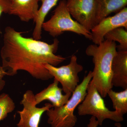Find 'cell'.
I'll use <instances>...</instances> for the list:
<instances>
[{
    "label": "cell",
    "instance_id": "cell-1",
    "mask_svg": "<svg viewBox=\"0 0 127 127\" xmlns=\"http://www.w3.org/2000/svg\"><path fill=\"white\" fill-rule=\"evenodd\" d=\"M22 32L13 28H5L3 45L0 51L1 66L6 75L14 76L18 71H26L32 77L47 81L53 78L44 65L48 64L57 66L66 60L65 58L55 55L59 41L54 40L48 44L34 38L23 36Z\"/></svg>",
    "mask_w": 127,
    "mask_h": 127
},
{
    "label": "cell",
    "instance_id": "cell-2",
    "mask_svg": "<svg viewBox=\"0 0 127 127\" xmlns=\"http://www.w3.org/2000/svg\"><path fill=\"white\" fill-rule=\"evenodd\" d=\"M117 50L116 42L104 40L98 45H91L86 50V55L93 57L94 68L91 80L103 98L113 87L112 80V64Z\"/></svg>",
    "mask_w": 127,
    "mask_h": 127
},
{
    "label": "cell",
    "instance_id": "cell-3",
    "mask_svg": "<svg viewBox=\"0 0 127 127\" xmlns=\"http://www.w3.org/2000/svg\"><path fill=\"white\" fill-rule=\"evenodd\" d=\"M93 76L90 71L78 85L67 102L59 107H53L46 111L47 123L51 127H74L77 118L74 114L76 108L82 102L87 94V89Z\"/></svg>",
    "mask_w": 127,
    "mask_h": 127
},
{
    "label": "cell",
    "instance_id": "cell-4",
    "mask_svg": "<svg viewBox=\"0 0 127 127\" xmlns=\"http://www.w3.org/2000/svg\"><path fill=\"white\" fill-rule=\"evenodd\" d=\"M80 116L91 115L95 117L98 125L102 126L106 119L121 122L124 120V115L119 111H112L106 106L104 100L92 81L87 89V95L77 107Z\"/></svg>",
    "mask_w": 127,
    "mask_h": 127
},
{
    "label": "cell",
    "instance_id": "cell-5",
    "mask_svg": "<svg viewBox=\"0 0 127 127\" xmlns=\"http://www.w3.org/2000/svg\"><path fill=\"white\" fill-rule=\"evenodd\" d=\"M42 28L53 37L58 36L65 32H71L92 40L91 32L71 18L66 0H61L59 2L53 15L50 20L43 22Z\"/></svg>",
    "mask_w": 127,
    "mask_h": 127
},
{
    "label": "cell",
    "instance_id": "cell-6",
    "mask_svg": "<svg viewBox=\"0 0 127 127\" xmlns=\"http://www.w3.org/2000/svg\"><path fill=\"white\" fill-rule=\"evenodd\" d=\"M50 74L62 84L63 91L65 94H72L79 81L78 74L83 67L77 63L76 56L71 57L70 63L66 65L57 67L48 64L44 65Z\"/></svg>",
    "mask_w": 127,
    "mask_h": 127
},
{
    "label": "cell",
    "instance_id": "cell-7",
    "mask_svg": "<svg viewBox=\"0 0 127 127\" xmlns=\"http://www.w3.org/2000/svg\"><path fill=\"white\" fill-rule=\"evenodd\" d=\"M20 104L23 106L22 111H17L20 120L18 127H39L41 118L44 112L53 107L52 104L46 103L41 108L36 107L35 95L31 90H28L23 95Z\"/></svg>",
    "mask_w": 127,
    "mask_h": 127
},
{
    "label": "cell",
    "instance_id": "cell-8",
    "mask_svg": "<svg viewBox=\"0 0 127 127\" xmlns=\"http://www.w3.org/2000/svg\"><path fill=\"white\" fill-rule=\"evenodd\" d=\"M66 6L71 15L91 31L95 26V0H67Z\"/></svg>",
    "mask_w": 127,
    "mask_h": 127
},
{
    "label": "cell",
    "instance_id": "cell-9",
    "mask_svg": "<svg viewBox=\"0 0 127 127\" xmlns=\"http://www.w3.org/2000/svg\"><path fill=\"white\" fill-rule=\"evenodd\" d=\"M119 27L127 30V8L125 7L112 16L107 17L93 28L91 32L93 42L98 45L104 40V36L112 30Z\"/></svg>",
    "mask_w": 127,
    "mask_h": 127
},
{
    "label": "cell",
    "instance_id": "cell-10",
    "mask_svg": "<svg viewBox=\"0 0 127 127\" xmlns=\"http://www.w3.org/2000/svg\"><path fill=\"white\" fill-rule=\"evenodd\" d=\"M113 86L127 89V51H117L112 64Z\"/></svg>",
    "mask_w": 127,
    "mask_h": 127
},
{
    "label": "cell",
    "instance_id": "cell-11",
    "mask_svg": "<svg viewBox=\"0 0 127 127\" xmlns=\"http://www.w3.org/2000/svg\"><path fill=\"white\" fill-rule=\"evenodd\" d=\"M59 82L54 79L53 82L39 93L35 95L37 105L45 100L51 102L53 107H59L66 104L72 94H62V89L58 87Z\"/></svg>",
    "mask_w": 127,
    "mask_h": 127
},
{
    "label": "cell",
    "instance_id": "cell-12",
    "mask_svg": "<svg viewBox=\"0 0 127 127\" xmlns=\"http://www.w3.org/2000/svg\"><path fill=\"white\" fill-rule=\"evenodd\" d=\"M11 2L9 15L17 16L25 22L35 20L39 9L37 0H11Z\"/></svg>",
    "mask_w": 127,
    "mask_h": 127
},
{
    "label": "cell",
    "instance_id": "cell-13",
    "mask_svg": "<svg viewBox=\"0 0 127 127\" xmlns=\"http://www.w3.org/2000/svg\"><path fill=\"white\" fill-rule=\"evenodd\" d=\"M95 26L111 13L119 12L127 5V0H95Z\"/></svg>",
    "mask_w": 127,
    "mask_h": 127
},
{
    "label": "cell",
    "instance_id": "cell-14",
    "mask_svg": "<svg viewBox=\"0 0 127 127\" xmlns=\"http://www.w3.org/2000/svg\"><path fill=\"white\" fill-rule=\"evenodd\" d=\"M41 1L42 5L39 8L37 16L34 22L35 23L32 36L36 40H40L41 38L42 26L45 18L49 11L56 5L58 0H37Z\"/></svg>",
    "mask_w": 127,
    "mask_h": 127
},
{
    "label": "cell",
    "instance_id": "cell-15",
    "mask_svg": "<svg viewBox=\"0 0 127 127\" xmlns=\"http://www.w3.org/2000/svg\"><path fill=\"white\" fill-rule=\"evenodd\" d=\"M108 95L112 101L115 111L120 112L123 115L127 113V89L119 92L111 89L108 92Z\"/></svg>",
    "mask_w": 127,
    "mask_h": 127
},
{
    "label": "cell",
    "instance_id": "cell-16",
    "mask_svg": "<svg viewBox=\"0 0 127 127\" xmlns=\"http://www.w3.org/2000/svg\"><path fill=\"white\" fill-rule=\"evenodd\" d=\"M104 40L118 42V51H127V30L123 27H119L112 30L104 36Z\"/></svg>",
    "mask_w": 127,
    "mask_h": 127
},
{
    "label": "cell",
    "instance_id": "cell-17",
    "mask_svg": "<svg viewBox=\"0 0 127 127\" xmlns=\"http://www.w3.org/2000/svg\"><path fill=\"white\" fill-rule=\"evenodd\" d=\"M15 108V103L8 94L2 93L0 95V121L4 120Z\"/></svg>",
    "mask_w": 127,
    "mask_h": 127
},
{
    "label": "cell",
    "instance_id": "cell-18",
    "mask_svg": "<svg viewBox=\"0 0 127 127\" xmlns=\"http://www.w3.org/2000/svg\"><path fill=\"white\" fill-rule=\"evenodd\" d=\"M11 4V0H0V17L3 13L9 14Z\"/></svg>",
    "mask_w": 127,
    "mask_h": 127
},
{
    "label": "cell",
    "instance_id": "cell-19",
    "mask_svg": "<svg viewBox=\"0 0 127 127\" xmlns=\"http://www.w3.org/2000/svg\"><path fill=\"white\" fill-rule=\"evenodd\" d=\"M6 75V73L2 66H0V91L2 90L5 85V82L2 80V78Z\"/></svg>",
    "mask_w": 127,
    "mask_h": 127
},
{
    "label": "cell",
    "instance_id": "cell-20",
    "mask_svg": "<svg viewBox=\"0 0 127 127\" xmlns=\"http://www.w3.org/2000/svg\"><path fill=\"white\" fill-rule=\"evenodd\" d=\"M98 126V123L96 118L92 116L89 119V123L87 125V127H97Z\"/></svg>",
    "mask_w": 127,
    "mask_h": 127
},
{
    "label": "cell",
    "instance_id": "cell-21",
    "mask_svg": "<svg viewBox=\"0 0 127 127\" xmlns=\"http://www.w3.org/2000/svg\"><path fill=\"white\" fill-rule=\"evenodd\" d=\"M114 127H122V124L120 122L116 123L115 124V126Z\"/></svg>",
    "mask_w": 127,
    "mask_h": 127
}]
</instances>
